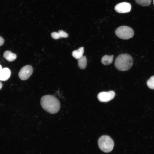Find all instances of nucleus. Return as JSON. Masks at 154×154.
Listing matches in <instances>:
<instances>
[{"instance_id": "1", "label": "nucleus", "mask_w": 154, "mask_h": 154, "mask_svg": "<svg viewBox=\"0 0 154 154\" xmlns=\"http://www.w3.org/2000/svg\"><path fill=\"white\" fill-rule=\"evenodd\" d=\"M40 104L42 108L51 114L57 113L60 108L58 100L54 96L48 95L43 96L40 99Z\"/></svg>"}, {"instance_id": "2", "label": "nucleus", "mask_w": 154, "mask_h": 154, "mask_svg": "<svg viewBox=\"0 0 154 154\" xmlns=\"http://www.w3.org/2000/svg\"><path fill=\"white\" fill-rule=\"evenodd\" d=\"M133 62L132 57L129 54H122L116 58L115 66L118 70L124 71L129 70L132 67Z\"/></svg>"}, {"instance_id": "3", "label": "nucleus", "mask_w": 154, "mask_h": 154, "mask_svg": "<svg viewBox=\"0 0 154 154\" xmlns=\"http://www.w3.org/2000/svg\"><path fill=\"white\" fill-rule=\"evenodd\" d=\"M98 144L100 149L105 153L111 151L114 146L112 139L109 136L106 135H102L99 138Z\"/></svg>"}, {"instance_id": "4", "label": "nucleus", "mask_w": 154, "mask_h": 154, "mask_svg": "<svg viewBox=\"0 0 154 154\" xmlns=\"http://www.w3.org/2000/svg\"><path fill=\"white\" fill-rule=\"evenodd\" d=\"M115 33L119 38L127 40L133 37L134 32L131 28L127 26H122L117 28Z\"/></svg>"}, {"instance_id": "5", "label": "nucleus", "mask_w": 154, "mask_h": 154, "mask_svg": "<svg viewBox=\"0 0 154 154\" xmlns=\"http://www.w3.org/2000/svg\"><path fill=\"white\" fill-rule=\"evenodd\" d=\"M33 72V68L29 65L25 66L22 67L19 73V78L23 80L27 79L32 75Z\"/></svg>"}, {"instance_id": "6", "label": "nucleus", "mask_w": 154, "mask_h": 154, "mask_svg": "<svg viewBox=\"0 0 154 154\" xmlns=\"http://www.w3.org/2000/svg\"><path fill=\"white\" fill-rule=\"evenodd\" d=\"M115 95V93L113 91H110L108 92H103L98 94L97 98L101 102H107L113 99Z\"/></svg>"}, {"instance_id": "7", "label": "nucleus", "mask_w": 154, "mask_h": 154, "mask_svg": "<svg viewBox=\"0 0 154 154\" xmlns=\"http://www.w3.org/2000/svg\"><path fill=\"white\" fill-rule=\"evenodd\" d=\"M131 9V5L129 3L123 2L117 4L115 10L117 13H126L129 12Z\"/></svg>"}, {"instance_id": "8", "label": "nucleus", "mask_w": 154, "mask_h": 154, "mask_svg": "<svg viewBox=\"0 0 154 154\" xmlns=\"http://www.w3.org/2000/svg\"><path fill=\"white\" fill-rule=\"evenodd\" d=\"M11 74L10 70L7 68H2L0 73V80L5 81L10 78Z\"/></svg>"}, {"instance_id": "9", "label": "nucleus", "mask_w": 154, "mask_h": 154, "mask_svg": "<svg viewBox=\"0 0 154 154\" xmlns=\"http://www.w3.org/2000/svg\"><path fill=\"white\" fill-rule=\"evenodd\" d=\"M3 57L8 61L12 62L17 58L16 55L9 50L5 51L3 54Z\"/></svg>"}, {"instance_id": "10", "label": "nucleus", "mask_w": 154, "mask_h": 154, "mask_svg": "<svg viewBox=\"0 0 154 154\" xmlns=\"http://www.w3.org/2000/svg\"><path fill=\"white\" fill-rule=\"evenodd\" d=\"M84 48L80 47L78 49L72 51V56L76 59H78L83 56Z\"/></svg>"}, {"instance_id": "11", "label": "nucleus", "mask_w": 154, "mask_h": 154, "mask_svg": "<svg viewBox=\"0 0 154 154\" xmlns=\"http://www.w3.org/2000/svg\"><path fill=\"white\" fill-rule=\"evenodd\" d=\"M114 56L105 55L103 56L101 59V62L105 65H109L113 62Z\"/></svg>"}, {"instance_id": "12", "label": "nucleus", "mask_w": 154, "mask_h": 154, "mask_svg": "<svg viewBox=\"0 0 154 154\" xmlns=\"http://www.w3.org/2000/svg\"><path fill=\"white\" fill-rule=\"evenodd\" d=\"M78 65L81 69H84L86 68L87 64V59L86 57L83 56L78 59Z\"/></svg>"}, {"instance_id": "13", "label": "nucleus", "mask_w": 154, "mask_h": 154, "mask_svg": "<svg viewBox=\"0 0 154 154\" xmlns=\"http://www.w3.org/2000/svg\"><path fill=\"white\" fill-rule=\"evenodd\" d=\"M138 4L143 6H147L151 4V0H135Z\"/></svg>"}, {"instance_id": "14", "label": "nucleus", "mask_w": 154, "mask_h": 154, "mask_svg": "<svg viewBox=\"0 0 154 154\" xmlns=\"http://www.w3.org/2000/svg\"><path fill=\"white\" fill-rule=\"evenodd\" d=\"M147 84L149 88L154 89V75L151 77L147 81Z\"/></svg>"}, {"instance_id": "15", "label": "nucleus", "mask_w": 154, "mask_h": 154, "mask_svg": "<svg viewBox=\"0 0 154 154\" xmlns=\"http://www.w3.org/2000/svg\"><path fill=\"white\" fill-rule=\"evenodd\" d=\"M58 33L59 34L60 38H66L68 37V34L62 30L59 31Z\"/></svg>"}, {"instance_id": "16", "label": "nucleus", "mask_w": 154, "mask_h": 154, "mask_svg": "<svg viewBox=\"0 0 154 154\" xmlns=\"http://www.w3.org/2000/svg\"><path fill=\"white\" fill-rule=\"evenodd\" d=\"M52 38L55 39H57L60 38V35L58 32H53L51 34Z\"/></svg>"}, {"instance_id": "17", "label": "nucleus", "mask_w": 154, "mask_h": 154, "mask_svg": "<svg viewBox=\"0 0 154 154\" xmlns=\"http://www.w3.org/2000/svg\"><path fill=\"white\" fill-rule=\"evenodd\" d=\"M4 42V40L3 38L1 37L0 36V46L2 45Z\"/></svg>"}, {"instance_id": "18", "label": "nucleus", "mask_w": 154, "mask_h": 154, "mask_svg": "<svg viewBox=\"0 0 154 154\" xmlns=\"http://www.w3.org/2000/svg\"><path fill=\"white\" fill-rule=\"evenodd\" d=\"M2 87V84L1 82L0 81V90L1 88Z\"/></svg>"}, {"instance_id": "19", "label": "nucleus", "mask_w": 154, "mask_h": 154, "mask_svg": "<svg viewBox=\"0 0 154 154\" xmlns=\"http://www.w3.org/2000/svg\"><path fill=\"white\" fill-rule=\"evenodd\" d=\"M2 69V67L0 65V73L1 72V71Z\"/></svg>"}, {"instance_id": "20", "label": "nucleus", "mask_w": 154, "mask_h": 154, "mask_svg": "<svg viewBox=\"0 0 154 154\" xmlns=\"http://www.w3.org/2000/svg\"><path fill=\"white\" fill-rule=\"evenodd\" d=\"M153 4H154V0H153Z\"/></svg>"}]
</instances>
